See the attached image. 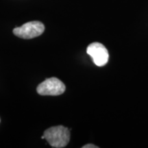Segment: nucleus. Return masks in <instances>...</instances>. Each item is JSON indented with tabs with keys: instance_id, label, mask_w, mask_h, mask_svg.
Here are the masks:
<instances>
[{
	"instance_id": "1",
	"label": "nucleus",
	"mask_w": 148,
	"mask_h": 148,
	"mask_svg": "<svg viewBox=\"0 0 148 148\" xmlns=\"http://www.w3.org/2000/svg\"><path fill=\"white\" fill-rule=\"evenodd\" d=\"M45 139L52 147L62 148L67 145L70 140V132L63 125L51 127L43 133Z\"/></svg>"
},
{
	"instance_id": "2",
	"label": "nucleus",
	"mask_w": 148,
	"mask_h": 148,
	"mask_svg": "<svg viewBox=\"0 0 148 148\" xmlns=\"http://www.w3.org/2000/svg\"><path fill=\"white\" fill-rule=\"evenodd\" d=\"M45 30L43 23L38 21H29L24 23L21 27H15L13 34L17 37L23 39H31L39 36Z\"/></svg>"
},
{
	"instance_id": "3",
	"label": "nucleus",
	"mask_w": 148,
	"mask_h": 148,
	"mask_svg": "<svg viewBox=\"0 0 148 148\" xmlns=\"http://www.w3.org/2000/svg\"><path fill=\"white\" fill-rule=\"evenodd\" d=\"M65 89V85L62 81L57 77H52L40 83L37 86L36 91L40 95L57 96L64 93Z\"/></svg>"
},
{
	"instance_id": "4",
	"label": "nucleus",
	"mask_w": 148,
	"mask_h": 148,
	"mask_svg": "<svg viewBox=\"0 0 148 148\" xmlns=\"http://www.w3.org/2000/svg\"><path fill=\"white\" fill-rule=\"evenodd\" d=\"M86 53L91 57L94 63L98 66H103L108 63L109 53L103 44L95 42L90 44L86 49Z\"/></svg>"
},
{
	"instance_id": "5",
	"label": "nucleus",
	"mask_w": 148,
	"mask_h": 148,
	"mask_svg": "<svg viewBox=\"0 0 148 148\" xmlns=\"http://www.w3.org/2000/svg\"><path fill=\"white\" fill-rule=\"evenodd\" d=\"M98 146H96L93 144H86L84 146H82V148H98Z\"/></svg>"
}]
</instances>
